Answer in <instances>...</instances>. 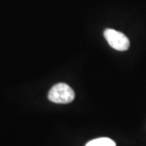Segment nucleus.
<instances>
[{
  "instance_id": "1",
  "label": "nucleus",
  "mask_w": 146,
  "mask_h": 146,
  "mask_svg": "<svg viewBox=\"0 0 146 146\" xmlns=\"http://www.w3.org/2000/svg\"><path fill=\"white\" fill-rule=\"evenodd\" d=\"M48 98L50 102L60 104H68L75 98L73 89L67 84L59 83L54 85L50 89Z\"/></svg>"
},
{
  "instance_id": "2",
  "label": "nucleus",
  "mask_w": 146,
  "mask_h": 146,
  "mask_svg": "<svg viewBox=\"0 0 146 146\" xmlns=\"http://www.w3.org/2000/svg\"><path fill=\"white\" fill-rule=\"evenodd\" d=\"M104 36L110 46L116 50L124 51L130 46V41L127 36L115 29H106L104 32Z\"/></svg>"
},
{
  "instance_id": "3",
  "label": "nucleus",
  "mask_w": 146,
  "mask_h": 146,
  "mask_svg": "<svg viewBox=\"0 0 146 146\" xmlns=\"http://www.w3.org/2000/svg\"><path fill=\"white\" fill-rule=\"evenodd\" d=\"M85 146H116V144L111 139L103 137V138H98L89 141Z\"/></svg>"
}]
</instances>
